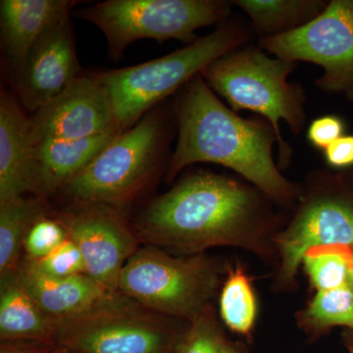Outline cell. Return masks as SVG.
Here are the masks:
<instances>
[{
    "mask_svg": "<svg viewBox=\"0 0 353 353\" xmlns=\"http://www.w3.org/2000/svg\"><path fill=\"white\" fill-rule=\"evenodd\" d=\"M173 111L178 141L169 180L190 165L213 163L236 172L281 205L301 196L274 160L278 137L271 123L259 115L241 117L216 97L201 74L181 90Z\"/></svg>",
    "mask_w": 353,
    "mask_h": 353,
    "instance_id": "1",
    "label": "cell"
},
{
    "mask_svg": "<svg viewBox=\"0 0 353 353\" xmlns=\"http://www.w3.org/2000/svg\"><path fill=\"white\" fill-rule=\"evenodd\" d=\"M268 197L230 176L199 171L183 178L141 213L139 229L153 245L196 252L233 245L272 220Z\"/></svg>",
    "mask_w": 353,
    "mask_h": 353,
    "instance_id": "2",
    "label": "cell"
},
{
    "mask_svg": "<svg viewBox=\"0 0 353 353\" xmlns=\"http://www.w3.org/2000/svg\"><path fill=\"white\" fill-rule=\"evenodd\" d=\"M253 34L250 23L230 17L210 34L170 54L95 73L108 90L121 131L131 129L153 106L182 90L216 60L248 46Z\"/></svg>",
    "mask_w": 353,
    "mask_h": 353,
    "instance_id": "3",
    "label": "cell"
},
{
    "mask_svg": "<svg viewBox=\"0 0 353 353\" xmlns=\"http://www.w3.org/2000/svg\"><path fill=\"white\" fill-rule=\"evenodd\" d=\"M296 67V62L269 57L259 44H248L220 57L201 74L234 112L252 111L271 123L278 137L280 169L287 168L292 157L281 123H287L290 132L299 136L307 122L305 90L301 83L288 81Z\"/></svg>",
    "mask_w": 353,
    "mask_h": 353,
    "instance_id": "4",
    "label": "cell"
},
{
    "mask_svg": "<svg viewBox=\"0 0 353 353\" xmlns=\"http://www.w3.org/2000/svg\"><path fill=\"white\" fill-rule=\"evenodd\" d=\"M169 121L157 109L122 132L60 192L72 204L120 208L130 203L152 182L161 166Z\"/></svg>",
    "mask_w": 353,
    "mask_h": 353,
    "instance_id": "5",
    "label": "cell"
},
{
    "mask_svg": "<svg viewBox=\"0 0 353 353\" xmlns=\"http://www.w3.org/2000/svg\"><path fill=\"white\" fill-rule=\"evenodd\" d=\"M233 6L226 0H108L77 15L101 30L109 57L117 61L139 39L194 43L197 30L229 19Z\"/></svg>",
    "mask_w": 353,
    "mask_h": 353,
    "instance_id": "6",
    "label": "cell"
},
{
    "mask_svg": "<svg viewBox=\"0 0 353 353\" xmlns=\"http://www.w3.org/2000/svg\"><path fill=\"white\" fill-rule=\"evenodd\" d=\"M215 287L216 274L206 260L174 259L146 246L125 264L118 294L148 310L194 322L203 316Z\"/></svg>",
    "mask_w": 353,
    "mask_h": 353,
    "instance_id": "7",
    "label": "cell"
},
{
    "mask_svg": "<svg viewBox=\"0 0 353 353\" xmlns=\"http://www.w3.org/2000/svg\"><path fill=\"white\" fill-rule=\"evenodd\" d=\"M308 185L294 219L277 236L285 280L294 277L309 250L353 245V167L315 172Z\"/></svg>",
    "mask_w": 353,
    "mask_h": 353,
    "instance_id": "8",
    "label": "cell"
},
{
    "mask_svg": "<svg viewBox=\"0 0 353 353\" xmlns=\"http://www.w3.org/2000/svg\"><path fill=\"white\" fill-rule=\"evenodd\" d=\"M145 310L115 294L85 314L57 323L55 343L69 353H166L175 338Z\"/></svg>",
    "mask_w": 353,
    "mask_h": 353,
    "instance_id": "9",
    "label": "cell"
},
{
    "mask_svg": "<svg viewBox=\"0 0 353 353\" xmlns=\"http://www.w3.org/2000/svg\"><path fill=\"white\" fill-rule=\"evenodd\" d=\"M257 44L281 59L322 67L324 73L316 87L330 94H347L353 88V0H331L308 24L259 39Z\"/></svg>",
    "mask_w": 353,
    "mask_h": 353,
    "instance_id": "10",
    "label": "cell"
},
{
    "mask_svg": "<svg viewBox=\"0 0 353 353\" xmlns=\"http://www.w3.org/2000/svg\"><path fill=\"white\" fill-rule=\"evenodd\" d=\"M58 220L82 252L85 274L108 294H118L121 272L137 252L134 234L113 208L72 204Z\"/></svg>",
    "mask_w": 353,
    "mask_h": 353,
    "instance_id": "11",
    "label": "cell"
},
{
    "mask_svg": "<svg viewBox=\"0 0 353 353\" xmlns=\"http://www.w3.org/2000/svg\"><path fill=\"white\" fill-rule=\"evenodd\" d=\"M121 131L108 90L95 74L81 75L30 119L32 146ZM122 132V131H121Z\"/></svg>",
    "mask_w": 353,
    "mask_h": 353,
    "instance_id": "12",
    "label": "cell"
},
{
    "mask_svg": "<svg viewBox=\"0 0 353 353\" xmlns=\"http://www.w3.org/2000/svg\"><path fill=\"white\" fill-rule=\"evenodd\" d=\"M81 71L73 27L70 17L65 18L41 37L14 78L18 101L36 112L82 75Z\"/></svg>",
    "mask_w": 353,
    "mask_h": 353,
    "instance_id": "13",
    "label": "cell"
},
{
    "mask_svg": "<svg viewBox=\"0 0 353 353\" xmlns=\"http://www.w3.org/2000/svg\"><path fill=\"white\" fill-rule=\"evenodd\" d=\"M78 3L69 0H1L0 28L3 52L20 73L34 46L53 25L70 17Z\"/></svg>",
    "mask_w": 353,
    "mask_h": 353,
    "instance_id": "14",
    "label": "cell"
},
{
    "mask_svg": "<svg viewBox=\"0 0 353 353\" xmlns=\"http://www.w3.org/2000/svg\"><path fill=\"white\" fill-rule=\"evenodd\" d=\"M30 141V119L20 101L6 90L0 95V203L37 194Z\"/></svg>",
    "mask_w": 353,
    "mask_h": 353,
    "instance_id": "15",
    "label": "cell"
},
{
    "mask_svg": "<svg viewBox=\"0 0 353 353\" xmlns=\"http://www.w3.org/2000/svg\"><path fill=\"white\" fill-rule=\"evenodd\" d=\"M17 274L39 307L57 323L85 314L115 296L108 294L87 274L50 277L37 270L28 260L19 265Z\"/></svg>",
    "mask_w": 353,
    "mask_h": 353,
    "instance_id": "16",
    "label": "cell"
},
{
    "mask_svg": "<svg viewBox=\"0 0 353 353\" xmlns=\"http://www.w3.org/2000/svg\"><path fill=\"white\" fill-rule=\"evenodd\" d=\"M121 131L71 141H46L32 146L36 196L43 199L62 188L94 161Z\"/></svg>",
    "mask_w": 353,
    "mask_h": 353,
    "instance_id": "17",
    "label": "cell"
},
{
    "mask_svg": "<svg viewBox=\"0 0 353 353\" xmlns=\"http://www.w3.org/2000/svg\"><path fill=\"white\" fill-rule=\"evenodd\" d=\"M0 336L2 341L54 343L57 323L39 307L17 271L1 279Z\"/></svg>",
    "mask_w": 353,
    "mask_h": 353,
    "instance_id": "18",
    "label": "cell"
},
{
    "mask_svg": "<svg viewBox=\"0 0 353 353\" xmlns=\"http://www.w3.org/2000/svg\"><path fill=\"white\" fill-rule=\"evenodd\" d=\"M248 16L259 39L273 38L303 27L328 6L325 0H234Z\"/></svg>",
    "mask_w": 353,
    "mask_h": 353,
    "instance_id": "19",
    "label": "cell"
},
{
    "mask_svg": "<svg viewBox=\"0 0 353 353\" xmlns=\"http://www.w3.org/2000/svg\"><path fill=\"white\" fill-rule=\"evenodd\" d=\"M43 214L46 208L39 197L22 196L0 203V279L18 270L26 236Z\"/></svg>",
    "mask_w": 353,
    "mask_h": 353,
    "instance_id": "20",
    "label": "cell"
},
{
    "mask_svg": "<svg viewBox=\"0 0 353 353\" xmlns=\"http://www.w3.org/2000/svg\"><path fill=\"white\" fill-rule=\"evenodd\" d=\"M223 320L230 329L248 334L254 324L256 303L250 282L241 269L232 272L220 297Z\"/></svg>",
    "mask_w": 353,
    "mask_h": 353,
    "instance_id": "21",
    "label": "cell"
},
{
    "mask_svg": "<svg viewBox=\"0 0 353 353\" xmlns=\"http://www.w3.org/2000/svg\"><path fill=\"white\" fill-rule=\"evenodd\" d=\"M303 261L318 290H334L348 285V246H325L309 250Z\"/></svg>",
    "mask_w": 353,
    "mask_h": 353,
    "instance_id": "22",
    "label": "cell"
},
{
    "mask_svg": "<svg viewBox=\"0 0 353 353\" xmlns=\"http://www.w3.org/2000/svg\"><path fill=\"white\" fill-rule=\"evenodd\" d=\"M305 318L317 328L343 326L353 330V290L347 285L319 290L306 310Z\"/></svg>",
    "mask_w": 353,
    "mask_h": 353,
    "instance_id": "23",
    "label": "cell"
},
{
    "mask_svg": "<svg viewBox=\"0 0 353 353\" xmlns=\"http://www.w3.org/2000/svg\"><path fill=\"white\" fill-rule=\"evenodd\" d=\"M26 260L37 270L50 277L66 278L85 274V264L82 252L68 236L63 243H60L43 259Z\"/></svg>",
    "mask_w": 353,
    "mask_h": 353,
    "instance_id": "24",
    "label": "cell"
},
{
    "mask_svg": "<svg viewBox=\"0 0 353 353\" xmlns=\"http://www.w3.org/2000/svg\"><path fill=\"white\" fill-rule=\"evenodd\" d=\"M67 239L66 231L58 219L43 214L32 225L26 236L24 250L27 259H43Z\"/></svg>",
    "mask_w": 353,
    "mask_h": 353,
    "instance_id": "25",
    "label": "cell"
},
{
    "mask_svg": "<svg viewBox=\"0 0 353 353\" xmlns=\"http://www.w3.org/2000/svg\"><path fill=\"white\" fill-rule=\"evenodd\" d=\"M224 341L214 326L203 316L194 322L173 353H219Z\"/></svg>",
    "mask_w": 353,
    "mask_h": 353,
    "instance_id": "26",
    "label": "cell"
},
{
    "mask_svg": "<svg viewBox=\"0 0 353 353\" xmlns=\"http://www.w3.org/2000/svg\"><path fill=\"white\" fill-rule=\"evenodd\" d=\"M347 124L345 120L338 115L328 114L316 118L309 124L306 131V139L309 145L318 150L324 152L336 139L345 136Z\"/></svg>",
    "mask_w": 353,
    "mask_h": 353,
    "instance_id": "27",
    "label": "cell"
},
{
    "mask_svg": "<svg viewBox=\"0 0 353 353\" xmlns=\"http://www.w3.org/2000/svg\"><path fill=\"white\" fill-rule=\"evenodd\" d=\"M325 162L336 170L353 167V134H345L323 152Z\"/></svg>",
    "mask_w": 353,
    "mask_h": 353,
    "instance_id": "28",
    "label": "cell"
},
{
    "mask_svg": "<svg viewBox=\"0 0 353 353\" xmlns=\"http://www.w3.org/2000/svg\"><path fill=\"white\" fill-rule=\"evenodd\" d=\"M0 353H51L50 343L2 341Z\"/></svg>",
    "mask_w": 353,
    "mask_h": 353,
    "instance_id": "29",
    "label": "cell"
},
{
    "mask_svg": "<svg viewBox=\"0 0 353 353\" xmlns=\"http://www.w3.org/2000/svg\"><path fill=\"white\" fill-rule=\"evenodd\" d=\"M348 285L353 290V245L348 246Z\"/></svg>",
    "mask_w": 353,
    "mask_h": 353,
    "instance_id": "30",
    "label": "cell"
},
{
    "mask_svg": "<svg viewBox=\"0 0 353 353\" xmlns=\"http://www.w3.org/2000/svg\"><path fill=\"white\" fill-rule=\"evenodd\" d=\"M219 353H236L234 352L233 348L230 347L229 345H227L226 343H223L222 347L220 348Z\"/></svg>",
    "mask_w": 353,
    "mask_h": 353,
    "instance_id": "31",
    "label": "cell"
},
{
    "mask_svg": "<svg viewBox=\"0 0 353 353\" xmlns=\"http://www.w3.org/2000/svg\"><path fill=\"white\" fill-rule=\"evenodd\" d=\"M347 343L350 352L353 353V330H352V333L350 334V336H347Z\"/></svg>",
    "mask_w": 353,
    "mask_h": 353,
    "instance_id": "32",
    "label": "cell"
},
{
    "mask_svg": "<svg viewBox=\"0 0 353 353\" xmlns=\"http://www.w3.org/2000/svg\"><path fill=\"white\" fill-rule=\"evenodd\" d=\"M345 95H347L348 101L353 102V88H352V90H348Z\"/></svg>",
    "mask_w": 353,
    "mask_h": 353,
    "instance_id": "33",
    "label": "cell"
}]
</instances>
